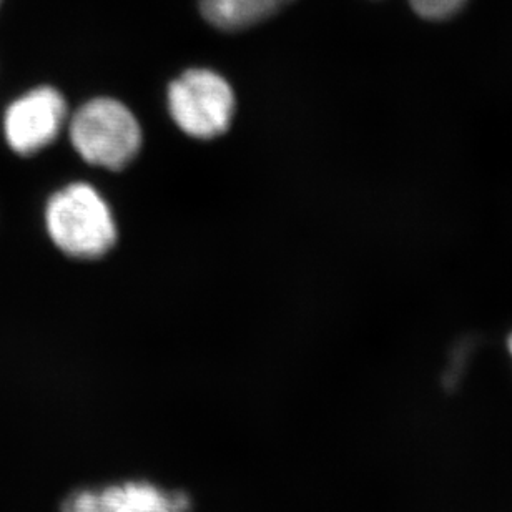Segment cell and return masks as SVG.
Wrapping results in <instances>:
<instances>
[{
    "mask_svg": "<svg viewBox=\"0 0 512 512\" xmlns=\"http://www.w3.org/2000/svg\"><path fill=\"white\" fill-rule=\"evenodd\" d=\"M45 227L60 252L80 260L107 255L117 243L112 210L87 183H72L50 197Z\"/></svg>",
    "mask_w": 512,
    "mask_h": 512,
    "instance_id": "6da1fadb",
    "label": "cell"
},
{
    "mask_svg": "<svg viewBox=\"0 0 512 512\" xmlns=\"http://www.w3.org/2000/svg\"><path fill=\"white\" fill-rule=\"evenodd\" d=\"M142 128L122 102L94 99L70 120V140L85 162L107 170H124L142 148Z\"/></svg>",
    "mask_w": 512,
    "mask_h": 512,
    "instance_id": "7a4b0ae2",
    "label": "cell"
},
{
    "mask_svg": "<svg viewBox=\"0 0 512 512\" xmlns=\"http://www.w3.org/2000/svg\"><path fill=\"white\" fill-rule=\"evenodd\" d=\"M168 110L188 137L212 140L227 132L235 115V94L222 75L187 70L168 87Z\"/></svg>",
    "mask_w": 512,
    "mask_h": 512,
    "instance_id": "3957f363",
    "label": "cell"
},
{
    "mask_svg": "<svg viewBox=\"0 0 512 512\" xmlns=\"http://www.w3.org/2000/svg\"><path fill=\"white\" fill-rule=\"evenodd\" d=\"M65 120L64 95L52 87H39L14 100L5 110V140L15 153L30 157L57 140Z\"/></svg>",
    "mask_w": 512,
    "mask_h": 512,
    "instance_id": "277c9868",
    "label": "cell"
},
{
    "mask_svg": "<svg viewBox=\"0 0 512 512\" xmlns=\"http://www.w3.org/2000/svg\"><path fill=\"white\" fill-rule=\"evenodd\" d=\"M190 508L187 494L167 493L145 481L80 489L62 504V512H188Z\"/></svg>",
    "mask_w": 512,
    "mask_h": 512,
    "instance_id": "5b68a950",
    "label": "cell"
},
{
    "mask_svg": "<svg viewBox=\"0 0 512 512\" xmlns=\"http://www.w3.org/2000/svg\"><path fill=\"white\" fill-rule=\"evenodd\" d=\"M291 0H200L208 24L222 30H243L276 14Z\"/></svg>",
    "mask_w": 512,
    "mask_h": 512,
    "instance_id": "8992f818",
    "label": "cell"
},
{
    "mask_svg": "<svg viewBox=\"0 0 512 512\" xmlns=\"http://www.w3.org/2000/svg\"><path fill=\"white\" fill-rule=\"evenodd\" d=\"M414 12L428 20H444L458 14L466 0H409Z\"/></svg>",
    "mask_w": 512,
    "mask_h": 512,
    "instance_id": "52a82bcc",
    "label": "cell"
},
{
    "mask_svg": "<svg viewBox=\"0 0 512 512\" xmlns=\"http://www.w3.org/2000/svg\"><path fill=\"white\" fill-rule=\"evenodd\" d=\"M508 348H509V353H511V356H512V333H511V336H509Z\"/></svg>",
    "mask_w": 512,
    "mask_h": 512,
    "instance_id": "ba28073f",
    "label": "cell"
}]
</instances>
